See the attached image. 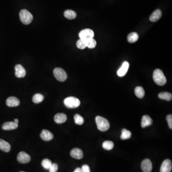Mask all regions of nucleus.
Returning <instances> with one entry per match:
<instances>
[{
    "label": "nucleus",
    "instance_id": "1",
    "mask_svg": "<svg viewBox=\"0 0 172 172\" xmlns=\"http://www.w3.org/2000/svg\"><path fill=\"white\" fill-rule=\"evenodd\" d=\"M153 79L155 83L159 86H164L167 81L164 73L160 69H156L153 72Z\"/></svg>",
    "mask_w": 172,
    "mask_h": 172
},
{
    "label": "nucleus",
    "instance_id": "2",
    "mask_svg": "<svg viewBox=\"0 0 172 172\" xmlns=\"http://www.w3.org/2000/svg\"><path fill=\"white\" fill-rule=\"evenodd\" d=\"M96 122L97 128L102 132H105L109 130L110 127V124L106 119L102 116H97L95 119Z\"/></svg>",
    "mask_w": 172,
    "mask_h": 172
},
{
    "label": "nucleus",
    "instance_id": "3",
    "mask_svg": "<svg viewBox=\"0 0 172 172\" xmlns=\"http://www.w3.org/2000/svg\"><path fill=\"white\" fill-rule=\"evenodd\" d=\"M20 19L22 23L25 25H28L33 19V16L32 15L31 13L29 12L28 10L25 9H23L20 11Z\"/></svg>",
    "mask_w": 172,
    "mask_h": 172
},
{
    "label": "nucleus",
    "instance_id": "4",
    "mask_svg": "<svg viewBox=\"0 0 172 172\" xmlns=\"http://www.w3.org/2000/svg\"><path fill=\"white\" fill-rule=\"evenodd\" d=\"M65 105L70 109L78 108L80 105V102L79 99L74 97H66L64 101Z\"/></svg>",
    "mask_w": 172,
    "mask_h": 172
},
{
    "label": "nucleus",
    "instance_id": "5",
    "mask_svg": "<svg viewBox=\"0 0 172 172\" xmlns=\"http://www.w3.org/2000/svg\"><path fill=\"white\" fill-rule=\"evenodd\" d=\"M53 73L55 78L60 82H64L67 79V75L66 72L60 67H57L54 69Z\"/></svg>",
    "mask_w": 172,
    "mask_h": 172
},
{
    "label": "nucleus",
    "instance_id": "6",
    "mask_svg": "<svg viewBox=\"0 0 172 172\" xmlns=\"http://www.w3.org/2000/svg\"><path fill=\"white\" fill-rule=\"evenodd\" d=\"M94 36V33L90 29H85L82 30L79 33L80 39L85 41L88 39L93 38Z\"/></svg>",
    "mask_w": 172,
    "mask_h": 172
},
{
    "label": "nucleus",
    "instance_id": "7",
    "mask_svg": "<svg viewBox=\"0 0 172 172\" xmlns=\"http://www.w3.org/2000/svg\"><path fill=\"white\" fill-rule=\"evenodd\" d=\"M17 161L21 164H27L31 161V157L25 152H21L17 156Z\"/></svg>",
    "mask_w": 172,
    "mask_h": 172
},
{
    "label": "nucleus",
    "instance_id": "8",
    "mask_svg": "<svg viewBox=\"0 0 172 172\" xmlns=\"http://www.w3.org/2000/svg\"><path fill=\"white\" fill-rule=\"evenodd\" d=\"M141 168L143 172H151L152 169V163L149 159H146L141 164Z\"/></svg>",
    "mask_w": 172,
    "mask_h": 172
},
{
    "label": "nucleus",
    "instance_id": "9",
    "mask_svg": "<svg viewBox=\"0 0 172 172\" xmlns=\"http://www.w3.org/2000/svg\"><path fill=\"white\" fill-rule=\"evenodd\" d=\"M172 169V163L169 159L165 160L162 163L160 172H171Z\"/></svg>",
    "mask_w": 172,
    "mask_h": 172
},
{
    "label": "nucleus",
    "instance_id": "10",
    "mask_svg": "<svg viewBox=\"0 0 172 172\" xmlns=\"http://www.w3.org/2000/svg\"><path fill=\"white\" fill-rule=\"evenodd\" d=\"M15 75L18 78H23L26 75V70L21 65H16L15 66Z\"/></svg>",
    "mask_w": 172,
    "mask_h": 172
},
{
    "label": "nucleus",
    "instance_id": "11",
    "mask_svg": "<svg viewBox=\"0 0 172 172\" xmlns=\"http://www.w3.org/2000/svg\"><path fill=\"white\" fill-rule=\"evenodd\" d=\"M18 127V124L15 121H8L6 122L2 125V129L5 131H11V130L16 129Z\"/></svg>",
    "mask_w": 172,
    "mask_h": 172
},
{
    "label": "nucleus",
    "instance_id": "12",
    "mask_svg": "<svg viewBox=\"0 0 172 172\" xmlns=\"http://www.w3.org/2000/svg\"><path fill=\"white\" fill-rule=\"evenodd\" d=\"M129 63L127 61H125L122 64L121 67L120 68L119 70H118L117 75L119 77H122L124 76L126 74L129 68Z\"/></svg>",
    "mask_w": 172,
    "mask_h": 172
},
{
    "label": "nucleus",
    "instance_id": "13",
    "mask_svg": "<svg viewBox=\"0 0 172 172\" xmlns=\"http://www.w3.org/2000/svg\"><path fill=\"white\" fill-rule=\"evenodd\" d=\"M20 102L19 99L15 97H10L7 99L6 104L9 107H17L20 105Z\"/></svg>",
    "mask_w": 172,
    "mask_h": 172
},
{
    "label": "nucleus",
    "instance_id": "14",
    "mask_svg": "<svg viewBox=\"0 0 172 172\" xmlns=\"http://www.w3.org/2000/svg\"><path fill=\"white\" fill-rule=\"evenodd\" d=\"M40 137L44 141H49L53 139L54 135L48 130H43L41 133Z\"/></svg>",
    "mask_w": 172,
    "mask_h": 172
},
{
    "label": "nucleus",
    "instance_id": "15",
    "mask_svg": "<svg viewBox=\"0 0 172 172\" xmlns=\"http://www.w3.org/2000/svg\"><path fill=\"white\" fill-rule=\"evenodd\" d=\"M70 155L71 157L76 159H81L83 157V151L80 149L74 148L71 151Z\"/></svg>",
    "mask_w": 172,
    "mask_h": 172
},
{
    "label": "nucleus",
    "instance_id": "16",
    "mask_svg": "<svg viewBox=\"0 0 172 172\" xmlns=\"http://www.w3.org/2000/svg\"><path fill=\"white\" fill-rule=\"evenodd\" d=\"M67 120V116L64 113H59L54 117V120L58 124H63Z\"/></svg>",
    "mask_w": 172,
    "mask_h": 172
},
{
    "label": "nucleus",
    "instance_id": "17",
    "mask_svg": "<svg viewBox=\"0 0 172 172\" xmlns=\"http://www.w3.org/2000/svg\"><path fill=\"white\" fill-rule=\"evenodd\" d=\"M152 124V120L151 118L148 115H144L142 119V122H141V126L142 127L144 128L146 127L149 126L151 125Z\"/></svg>",
    "mask_w": 172,
    "mask_h": 172
},
{
    "label": "nucleus",
    "instance_id": "18",
    "mask_svg": "<svg viewBox=\"0 0 172 172\" xmlns=\"http://www.w3.org/2000/svg\"><path fill=\"white\" fill-rule=\"evenodd\" d=\"M162 13L161 10L157 9L153 11L150 17V20L151 22H156L160 19L162 16Z\"/></svg>",
    "mask_w": 172,
    "mask_h": 172
},
{
    "label": "nucleus",
    "instance_id": "19",
    "mask_svg": "<svg viewBox=\"0 0 172 172\" xmlns=\"http://www.w3.org/2000/svg\"><path fill=\"white\" fill-rule=\"evenodd\" d=\"M11 149L10 144L2 139H0V150L4 152H8Z\"/></svg>",
    "mask_w": 172,
    "mask_h": 172
},
{
    "label": "nucleus",
    "instance_id": "20",
    "mask_svg": "<svg viewBox=\"0 0 172 172\" xmlns=\"http://www.w3.org/2000/svg\"><path fill=\"white\" fill-rule=\"evenodd\" d=\"M64 15L66 19L69 20L75 19L77 17V14L76 12L71 10H67L65 11Z\"/></svg>",
    "mask_w": 172,
    "mask_h": 172
},
{
    "label": "nucleus",
    "instance_id": "21",
    "mask_svg": "<svg viewBox=\"0 0 172 172\" xmlns=\"http://www.w3.org/2000/svg\"><path fill=\"white\" fill-rule=\"evenodd\" d=\"M135 94L139 99H142L144 97V95H145V91L143 88L142 87H137L136 88H135Z\"/></svg>",
    "mask_w": 172,
    "mask_h": 172
},
{
    "label": "nucleus",
    "instance_id": "22",
    "mask_svg": "<svg viewBox=\"0 0 172 172\" xmlns=\"http://www.w3.org/2000/svg\"><path fill=\"white\" fill-rule=\"evenodd\" d=\"M139 39V35L135 32H132L128 35L127 39L130 43H134L137 41Z\"/></svg>",
    "mask_w": 172,
    "mask_h": 172
},
{
    "label": "nucleus",
    "instance_id": "23",
    "mask_svg": "<svg viewBox=\"0 0 172 172\" xmlns=\"http://www.w3.org/2000/svg\"><path fill=\"white\" fill-rule=\"evenodd\" d=\"M158 97L160 99L167 101H171L172 99V94L167 93V92L160 93L159 94Z\"/></svg>",
    "mask_w": 172,
    "mask_h": 172
},
{
    "label": "nucleus",
    "instance_id": "24",
    "mask_svg": "<svg viewBox=\"0 0 172 172\" xmlns=\"http://www.w3.org/2000/svg\"><path fill=\"white\" fill-rule=\"evenodd\" d=\"M86 44V47L92 49L95 48L97 45V42L93 38L88 39L84 41Z\"/></svg>",
    "mask_w": 172,
    "mask_h": 172
},
{
    "label": "nucleus",
    "instance_id": "25",
    "mask_svg": "<svg viewBox=\"0 0 172 172\" xmlns=\"http://www.w3.org/2000/svg\"><path fill=\"white\" fill-rule=\"evenodd\" d=\"M131 136H132V133L130 131L126 130L125 129H122L121 136H120V138L122 140H127V139H130Z\"/></svg>",
    "mask_w": 172,
    "mask_h": 172
},
{
    "label": "nucleus",
    "instance_id": "26",
    "mask_svg": "<svg viewBox=\"0 0 172 172\" xmlns=\"http://www.w3.org/2000/svg\"><path fill=\"white\" fill-rule=\"evenodd\" d=\"M44 99V96L41 94L37 93L35 94L34 95L33 97V102L34 103H39L43 101Z\"/></svg>",
    "mask_w": 172,
    "mask_h": 172
},
{
    "label": "nucleus",
    "instance_id": "27",
    "mask_svg": "<svg viewBox=\"0 0 172 172\" xmlns=\"http://www.w3.org/2000/svg\"><path fill=\"white\" fill-rule=\"evenodd\" d=\"M102 147L104 149L107 150H111L114 147V143L111 141H105L102 143Z\"/></svg>",
    "mask_w": 172,
    "mask_h": 172
},
{
    "label": "nucleus",
    "instance_id": "28",
    "mask_svg": "<svg viewBox=\"0 0 172 172\" xmlns=\"http://www.w3.org/2000/svg\"><path fill=\"white\" fill-rule=\"evenodd\" d=\"M74 120H75V123L77 124L81 125H82L84 124V118L79 114H75V116H74Z\"/></svg>",
    "mask_w": 172,
    "mask_h": 172
},
{
    "label": "nucleus",
    "instance_id": "29",
    "mask_svg": "<svg viewBox=\"0 0 172 172\" xmlns=\"http://www.w3.org/2000/svg\"><path fill=\"white\" fill-rule=\"evenodd\" d=\"M52 164L51 160L48 159H45L42 162V165L46 169H49Z\"/></svg>",
    "mask_w": 172,
    "mask_h": 172
},
{
    "label": "nucleus",
    "instance_id": "30",
    "mask_svg": "<svg viewBox=\"0 0 172 172\" xmlns=\"http://www.w3.org/2000/svg\"><path fill=\"white\" fill-rule=\"evenodd\" d=\"M77 46L79 49H83L87 47L85 41L80 39L77 41Z\"/></svg>",
    "mask_w": 172,
    "mask_h": 172
},
{
    "label": "nucleus",
    "instance_id": "31",
    "mask_svg": "<svg viewBox=\"0 0 172 172\" xmlns=\"http://www.w3.org/2000/svg\"><path fill=\"white\" fill-rule=\"evenodd\" d=\"M58 169V165L56 163H54L52 164L50 168H49V172H57Z\"/></svg>",
    "mask_w": 172,
    "mask_h": 172
},
{
    "label": "nucleus",
    "instance_id": "32",
    "mask_svg": "<svg viewBox=\"0 0 172 172\" xmlns=\"http://www.w3.org/2000/svg\"><path fill=\"white\" fill-rule=\"evenodd\" d=\"M166 120L168 122V125L171 129H172V115L171 114L168 115L166 117Z\"/></svg>",
    "mask_w": 172,
    "mask_h": 172
},
{
    "label": "nucleus",
    "instance_id": "33",
    "mask_svg": "<svg viewBox=\"0 0 172 172\" xmlns=\"http://www.w3.org/2000/svg\"><path fill=\"white\" fill-rule=\"evenodd\" d=\"M81 169L82 172H90V167L88 165H83Z\"/></svg>",
    "mask_w": 172,
    "mask_h": 172
},
{
    "label": "nucleus",
    "instance_id": "34",
    "mask_svg": "<svg viewBox=\"0 0 172 172\" xmlns=\"http://www.w3.org/2000/svg\"><path fill=\"white\" fill-rule=\"evenodd\" d=\"M73 172H82L81 171V169L80 168H76V170L74 171Z\"/></svg>",
    "mask_w": 172,
    "mask_h": 172
},
{
    "label": "nucleus",
    "instance_id": "35",
    "mask_svg": "<svg viewBox=\"0 0 172 172\" xmlns=\"http://www.w3.org/2000/svg\"><path fill=\"white\" fill-rule=\"evenodd\" d=\"M14 121L15 122H16V123H19V120H18V119H15V120H14Z\"/></svg>",
    "mask_w": 172,
    "mask_h": 172
},
{
    "label": "nucleus",
    "instance_id": "36",
    "mask_svg": "<svg viewBox=\"0 0 172 172\" xmlns=\"http://www.w3.org/2000/svg\"></svg>",
    "mask_w": 172,
    "mask_h": 172
}]
</instances>
